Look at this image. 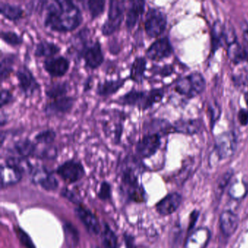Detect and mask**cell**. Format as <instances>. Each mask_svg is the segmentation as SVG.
Wrapping results in <instances>:
<instances>
[{"mask_svg":"<svg viewBox=\"0 0 248 248\" xmlns=\"http://www.w3.org/2000/svg\"><path fill=\"white\" fill-rule=\"evenodd\" d=\"M72 87L69 80H53L49 82L44 89L45 96L47 101L58 99L69 95Z\"/></svg>","mask_w":248,"mask_h":248,"instance_id":"7402d4cb","label":"cell"},{"mask_svg":"<svg viewBox=\"0 0 248 248\" xmlns=\"http://www.w3.org/2000/svg\"><path fill=\"white\" fill-rule=\"evenodd\" d=\"M228 56L229 59L234 63H239L248 60V56L244 49L237 41L228 46Z\"/></svg>","mask_w":248,"mask_h":248,"instance_id":"836d02e7","label":"cell"},{"mask_svg":"<svg viewBox=\"0 0 248 248\" xmlns=\"http://www.w3.org/2000/svg\"><path fill=\"white\" fill-rule=\"evenodd\" d=\"M62 47L55 42L47 40H41L34 46L33 56L36 59H47L61 55Z\"/></svg>","mask_w":248,"mask_h":248,"instance_id":"ffe728a7","label":"cell"},{"mask_svg":"<svg viewBox=\"0 0 248 248\" xmlns=\"http://www.w3.org/2000/svg\"><path fill=\"white\" fill-rule=\"evenodd\" d=\"M140 160L137 156H127L122 167V188L133 202L144 200V191L139 184Z\"/></svg>","mask_w":248,"mask_h":248,"instance_id":"7a4b0ae2","label":"cell"},{"mask_svg":"<svg viewBox=\"0 0 248 248\" xmlns=\"http://www.w3.org/2000/svg\"><path fill=\"white\" fill-rule=\"evenodd\" d=\"M219 226L222 233L226 236H231L237 230L239 217L231 210H224L220 215Z\"/></svg>","mask_w":248,"mask_h":248,"instance_id":"4316f807","label":"cell"},{"mask_svg":"<svg viewBox=\"0 0 248 248\" xmlns=\"http://www.w3.org/2000/svg\"><path fill=\"white\" fill-rule=\"evenodd\" d=\"M43 68L51 79H62L70 70L71 60L67 56L59 55L50 59H44Z\"/></svg>","mask_w":248,"mask_h":248,"instance_id":"7c38bea8","label":"cell"},{"mask_svg":"<svg viewBox=\"0 0 248 248\" xmlns=\"http://www.w3.org/2000/svg\"><path fill=\"white\" fill-rule=\"evenodd\" d=\"M43 25L46 30L57 34H66L79 30L84 21L80 7L72 0L43 1Z\"/></svg>","mask_w":248,"mask_h":248,"instance_id":"6da1fadb","label":"cell"},{"mask_svg":"<svg viewBox=\"0 0 248 248\" xmlns=\"http://www.w3.org/2000/svg\"><path fill=\"white\" fill-rule=\"evenodd\" d=\"M0 14L12 23L19 22L27 16V12L21 5L4 1L0 2Z\"/></svg>","mask_w":248,"mask_h":248,"instance_id":"44dd1931","label":"cell"},{"mask_svg":"<svg viewBox=\"0 0 248 248\" xmlns=\"http://www.w3.org/2000/svg\"><path fill=\"white\" fill-rule=\"evenodd\" d=\"M205 80L201 74L194 72L177 82L175 91L181 95L193 98L202 93L205 88Z\"/></svg>","mask_w":248,"mask_h":248,"instance_id":"30bf717a","label":"cell"},{"mask_svg":"<svg viewBox=\"0 0 248 248\" xmlns=\"http://www.w3.org/2000/svg\"><path fill=\"white\" fill-rule=\"evenodd\" d=\"M58 137V133L54 128H46L40 130L34 136V141L37 145L50 146L53 145Z\"/></svg>","mask_w":248,"mask_h":248,"instance_id":"1f68e13d","label":"cell"},{"mask_svg":"<svg viewBox=\"0 0 248 248\" xmlns=\"http://www.w3.org/2000/svg\"><path fill=\"white\" fill-rule=\"evenodd\" d=\"M173 130L186 135H193L201 130V122L197 120H181L174 124Z\"/></svg>","mask_w":248,"mask_h":248,"instance_id":"f1b7e54d","label":"cell"},{"mask_svg":"<svg viewBox=\"0 0 248 248\" xmlns=\"http://www.w3.org/2000/svg\"><path fill=\"white\" fill-rule=\"evenodd\" d=\"M107 1H94L88 0L86 2L87 9L89 14L91 21H95L101 18L105 14L107 9Z\"/></svg>","mask_w":248,"mask_h":248,"instance_id":"d6a6232c","label":"cell"},{"mask_svg":"<svg viewBox=\"0 0 248 248\" xmlns=\"http://www.w3.org/2000/svg\"><path fill=\"white\" fill-rule=\"evenodd\" d=\"M23 173L14 167L10 165H2L1 167V186L2 188L18 184Z\"/></svg>","mask_w":248,"mask_h":248,"instance_id":"83f0119b","label":"cell"},{"mask_svg":"<svg viewBox=\"0 0 248 248\" xmlns=\"http://www.w3.org/2000/svg\"><path fill=\"white\" fill-rule=\"evenodd\" d=\"M1 99H0V109L3 110L8 106L12 105L16 101V97L11 89L6 88H1Z\"/></svg>","mask_w":248,"mask_h":248,"instance_id":"ab89813d","label":"cell"},{"mask_svg":"<svg viewBox=\"0 0 248 248\" xmlns=\"http://www.w3.org/2000/svg\"><path fill=\"white\" fill-rule=\"evenodd\" d=\"M236 149V137L232 132H225L216 137L215 152L219 159H228L234 154Z\"/></svg>","mask_w":248,"mask_h":248,"instance_id":"9a60e30c","label":"cell"},{"mask_svg":"<svg viewBox=\"0 0 248 248\" xmlns=\"http://www.w3.org/2000/svg\"><path fill=\"white\" fill-rule=\"evenodd\" d=\"M146 2L145 1H129L125 13L124 26L126 31L131 34L146 13Z\"/></svg>","mask_w":248,"mask_h":248,"instance_id":"2e32d148","label":"cell"},{"mask_svg":"<svg viewBox=\"0 0 248 248\" xmlns=\"http://www.w3.org/2000/svg\"><path fill=\"white\" fill-rule=\"evenodd\" d=\"M127 4L124 0H110L108 2L107 18L100 28L103 37H112L121 30L125 20Z\"/></svg>","mask_w":248,"mask_h":248,"instance_id":"277c9868","label":"cell"},{"mask_svg":"<svg viewBox=\"0 0 248 248\" xmlns=\"http://www.w3.org/2000/svg\"><path fill=\"white\" fill-rule=\"evenodd\" d=\"M31 174H32L33 182L41 186L47 191L56 189L59 186L57 179L45 167L34 168Z\"/></svg>","mask_w":248,"mask_h":248,"instance_id":"d6986e66","label":"cell"},{"mask_svg":"<svg viewBox=\"0 0 248 248\" xmlns=\"http://www.w3.org/2000/svg\"><path fill=\"white\" fill-rule=\"evenodd\" d=\"M94 80H95V76L94 75H89L85 78L82 85V93H88L91 92L93 89Z\"/></svg>","mask_w":248,"mask_h":248,"instance_id":"f6af8a7d","label":"cell"},{"mask_svg":"<svg viewBox=\"0 0 248 248\" xmlns=\"http://www.w3.org/2000/svg\"><path fill=\"white\" fill-rule=\"evenodd\" d=\"M9 117L7 115L6 113L4 112V110H1V114H0V127L3 129L9 122Z\"/></svg>","mask_w":248,"mask_h":248,"instance_id":"f907efd6","label":"cell"},{"mask_svg":"<svg viewBox=\"0 0 248 248\" xmlns=\"http://www.w3.org/2000/svg\"><path fill=\"white\" fill-rule=\"evenodd\" d=\"M243 40H244V49L246 52L247 56H248V28L244 30L243 32Z\"/></svg>","mask_w":248,"mask_h":248,"instance_id":"f5cc1de1","label":"cell"},{"mask_svg":"<svg viewBox=\"0 0 248 248\" xmlns=\"http://www.w3.org/2000/svg\"><path fill=\"white\" fill-rule=\"evenodd\" d=\"M248 186L244 181H235L229 188V196L235 200L243 199L248 193Z\"/></svg>","mask_w":248,"mask_h":248,"instance_id":"74e56055","label":"cell"},{"mask_svg":"<svg viewBox=\"0 0 248 248\" xmlns=\"http://www.w3.org/2000/svg\"><path fill=\"white\" fill-rule=\"evenodd\" d=\"M98 197L103 201L109 200L111 196V186L109 183L104 181L100 186Z\"/></svg>","mask_w":248,"mask_h":248,"instance_id":"ee69618b","label":"cell"},{"mask_svg":"<svg viewBox=\"0 0 248 248\" xmlns=\"http://www.w3.org/2000/svg\"><path fill=\"white\" fill-rule=\"evenodd\" d=\"M5 157L29 159L34 157L38 150V145L30 138L24 137L14 140L6 148Z\"/></svg>","mask_w":248,"mask_h":248,"instance_id":"8fae6325","label":"cell"},{"mask_svg":"<svg viewBox=\"0 0 248 248\" xmlns=\"http://www.w3.org/2000/svg\"><path fill=\"white\" fill-rule=\"evenodd\" d=\"M62 195H63V197H66V198L67 199V200H69V201L75 203V204H80L81 201L80 200H79V197H77L73 192L69 191V190L63 189V191H62Z\"/></svg>","mask_w":248,"mask_h":248,"instance_id":"bcb514c9","label":"cell"},{"mask_svg":"<svg viewBox=\"0 0 248 248\" xmlns=\"http://www.w3.org/2000/svg\"><path fill=\"white\" fill-rule=\"evenodd\" d=\"M245 101L248 106V92H247L245 94Z\"/></svg>","mask_w":248,"mask_h":248,"instance_id":"db71d44e","label":"cell"},{"mask_svg":"<svg viewBox=\"0 0 248 248\" xmlns=\"http://www.w3.org/2000/svg\"><path fill=\"white\" fill-rule=\"evenodd\" d=\"M182 202V197L177 192H172L165 196L156 204V210L161 216L172 214L178 210Z\"/></svg>","mask_w":248,"mask_h":248,"instance_id":"603a6c76","label":"cell"},{"mask_svg":"<svg viewBox=\"0 0 248 248\" xmlns=\"http://www.w3.org/2000/svg\"><path fill=\"white\" fill-rule=\"evenodd\" d=\"M16 78L18 82V88L24 98H33L41 92L42 85L36 78L32 71L25 63L20 65L15 72Z\"/></svg>","mask_w":248,"mask_h":248,"instance_id":"8992f818","label":"cell"},{"mask_svg":"<svg viewBox=\"0 0 248 248\" xmlns=\"http://www.w3.org/2000/svg\"><path fill=\"white\" fill-rule=\"evenodd\" d=\"M18 56L17 53H1L0 60V82L3 84L6 82L13 73L15 72V66L18 61Z\"/></svg>","mask_w":248,"mask_h":248,"instance_id":"484cf974","label":"cell"},{"mask_svg":"<svg viewBox=\"0 0 248 248\" xmlns=\"http://www.w3.org/2000/svg\"><path fill=\"white\" fill-rule=\"evenodd\" d=\"M172 51V45L168 37H160L147 47L145 51V56L152 62H159L169 58Z\"/></svg>","mask_w":248,"mask_h":248,"instance_id":"5bb4252c","label":"cell"},{"mask_svg":"<svg viewBox=\"0 0 248 248\" xmlns=\"http://www.w3.org/2000/svg\"><path fill=\"white\" fill-rule=\"evenodd\" d=\"M233 171L228 170L219 178L218 181H217V188H216L218 194H221L225 188L227 186L228 184L230 182L231 178L233 176Z\"/></svg>","mask_w":248,"mask_h":248,"instance_id":"7bdbcfd3","label":"cell"},{"mask_svg":"<svg viewBox=\"0 0 248 248\" xmlns=\"http://www.w3.org/2000/svg\"><path fill=\"white\" fill-rule=\"evenodd\" d=\"M167 23V16L163 11L159 8L149 7L145 14L143 30L149 38H156L166 30Z\"/></svg>","mask_w":248,"mask_h":248,"instance_id":"52a82bcc","label":"cell"},{"mask_svg":"<svg viewBox=\"0 0 248 248\" xmlns=\"http://www.w3.org/2000/svg\"><path fill=\"white\" fill-rule=\"evenodd\" d=\"M0 38L7 46L14 48L21 47L24 44L23 36L14 30H2L0 32Z\"/></svg>","mask_w":248,"mask_h":248,"instance_id":"4dcf8cb0","label":"cell"},{"mask_svg":"<svg viewBox=\"0 0 248 248\" xmlns=\"http://www.w3.org/2000/svg\"><path fill=\"white\" fill-rule=\"evenodd\" d=\"M75 215L83 223L87 230L92 234H98L101 232V225L95 215L85 207L78 206L75 210Z\"/></svg>","mask_w":248,"mask_h":248,"instance_id":"cb8c5ba5","label":"cell"},{"mask_svg":"<svg viewBox=\"0 0 248 248\" xmlns=\"http://www.w3.org/2000/svg\"><path fill=\"white\" fill-rule=\"evenodd\" d=\"M143 129L145 133H157L161 136L166 134L170 130L168 122L162 119H152L149 121L145 122Z\"/></svg>","mask_w":248,"mask_h":248,"instance_id":"f546056e","label":"cell"},{"mask_svg":"<svg viewBox=\"0 0 248 248\" xmlns=\"http://www.w3.org/2000/svg\"><path fill=\"white\" fill-rule=\"evenodd\" d=\"M199 216H200V212L197 211V210H194V211L191 213V215H190V221L189 225H188V231H191V229L194 228V225L197 223Z\"/></svg>","mask_w":248,"mask_h":248,"instance_id":"681fc988","label":"cell"},{"mask_svg":"<svg viewBox=\"0 0 248 248\" xmlns=\"http://www.w3.org/2000/svg\"><path fill=\"white\" fill-rule=\"evenodd\" d=\"M75 62H83L86 70L96 71L103 66L106 56L102 43L99 38L91 39L74 55Z\"/></svg>","mask_w":248,"mask_h":248,"instance_id":"3957f363","label":"cell"},{"mask_svg":"<svg viewBox=\"0 0 248 248\" xmlns=\"http://www.w3.org/2000/svg\"><path fill=\"white\" fill-rule=\"evenodd\" d=\"M124 241H125V245L127 248H136L133 236L129 234L124 235Z\"/></svg>","mask_w":248,"mask_h":248,"instance_id":"816d5d0a","label":"cell"},{"mask_svg":"<svg viewBox=\"0 0 248 248\" xmlns=\"http://www.w3.org/2000/svg\"><path fill=\"white\" fill-rule=\"evenodd\" d=\"M102 242L105 248H119L117 235L111 230L107 223L103 225Z\"/></svg>","mask_w":248,"mask_h":248,"instance_id":"d590c367","label":"cell"},{"mask_svg":"<svg viewBox=\"0 0 248 248\" xmlns=\"http://www.w3.org/2000/svg\"><path fill=\"white\" fill-rule=\"evenodd\" d=\"M56 173L67 184H74L83 178L85 170L82 162L71 159L61 164L56 168Z\"/></svg>","mask_w":248,"mask_h":248,"instance_id":"4fadbf2b","label":"cell"},{"mask_svg":"<svg viewBox=\"0 0 248 248\" xmlns=\"http://www.w3.org/2000/svg\"><path fill=\"white\" fill-rule=\"evenodd\" d=\"M162 136L157 133H144L135 145V153L139 159H149L160 149Z\"/></svg>","mask_w":248,"mask_h":248,"instance_id":"9c48e42d","label":"cell"},{"mask_svg":"<svg viewBox=\"0 0 248 248\" xmlns=\"http://www.w3.org/2000/svg\"><path fill=\"white\" fill-rule=\"evenodd\" d=\"M57 147L54 145H50V146H45L42 149L37 150L34 158L39 159H47V160H53L56 159L58 156Z\"/></svg>","mask_w":248,"mask_h":248,"instance_id":"f35d334b","label":"cell"},{"mask_svg":"<svg viewBox=\"0 0 248 248\" xmlns=\"http://www.w3.org/2000/svg\"><path fill=\"white\" fill-rule=\"evenodd\" d=\"M95 248H98V247H95Z\"/></svg>","mask_w":248,"mask_h":248,"instance_id":"11a10c76","label":"cell"},{"mask_svg":"<svg viewBox=\"0 0 248 248\" xmlns=\"http://www.w3.org/2000/svg\"><path fill=\"white\" fill-rule=\"evenodd\" d=\"M233 81L237 86L248 87V69H239L233 75Z\"/></svg>","mask_w":248,"mask_h":248,"instance_id":"60d3db41","label":"cell"},{"mask_svg":"<svg viewBox=\"0 0 248 248\" xmlns=\"http://www.w3.org/2000/svg\"><path fill=\"white\" fill-rule=\"evenodd\" d=\"M238 120L242 125L248 124V111L246 109H241L238 113Z\"/></svg>","mask_w":248,"mask_h":248,"instance_id":"c3c4849f","label":"cell"},{"mask_svg":"<svg viewBox=\"0 0 248 248\" xmlns=\"http://www.w3.org/2000/svg\"><path fill=\"white\" fill-rule=\"evenodd\" d=\"M66 245L69 248H75L79 243V236L78 229L70 223H65L63 226Z\"/></svg>","mask_w":248,"mask_h":248,"instance_id":"e575fe53","label":"cell"},{"mask_svg":"<svg viewBox=\"0 0 248 248\" xmlns=\"http://www.w3.org/2000/svg\"><path fill=\"white\" fill-rule=\"evenodd\" d=\"M147 59L146 56H136L129 67V80L137 85H141L145 79L147 70Z\"/></svg>","mask_w":248,"mask_h":248,"instance_id":"ac0fdd59","label":"cell"},{"mask_svg":"<svg viewBox=\"0 0 248 248\" xmlns=\"http://www.w3.org/2000/svg\"><path fill=\"white\" fill-rule=\"evenodd\" d=\"M210 237L211 233L207 228H198L187 237L184 248H206Z\"/></svg>","mask_w":248,"mask_h":248,"instance_id":"d4e9b609","label":"cell"},{"mask_svg":"<svg viewBox=\"0 0 248 248\" xmlns=\"http://www.w3.org/2000/svg\"><path fill=\"white\" fill-rule=\"evenodd\" d=\"M77 102L78 98L74 95L47 101L42 107V112L47 118L63 119L72 114Z\"/></svg>","mask_w":248,"mask_h":248,"instance_id":"5b68a950","label":"cell"},{"mask_svg":"<svg viewBox=\"0 0 248 248\" xmlns=\"http://www.w3.org/2000/svg\"><path fill=\"white\" fill-rule=\"evenodd\" d=\"M127 80H129L127 77L116 79L106 78L104 80H99L95 87V95L101 98H108L113 96L124 88Z\"/></svg>","mask_w":248,"mask_h":248,"instance_id":"e0dca14e","label":"cell"},{"mask_svg":"<svg viewBox=\"0 0 248 248\" xmlns=\"http://www.w3.org/2000/svg\"><path fill=\"white\" fill-rule=\"evenodd\" d=\"M210 111L211 113L212 123L214 124L217 121V119L219 118V116H220V108L217 104H212V105H210Z\"/></svg>","mask_w":248,"mask_h":248,"instance_id":"7dc6e473","label":"cell"},{"mask_svg":"<svg viewBox=\"0 0 248 248\" xmlns=\"http://www.w3.org/2000/svg\"><path fill=\"white\" fill-rule=\"evenodd\" d=\"M112 102L122 107L137 108L142 112L150 109L149 90H139L132 88L125 93L117 97Z\"/></svg>","mask_w":248,"mask_h":248,"instance_id":"ba28073f","label":"cell"},{"mask_svg":"<svg viewBox=\"0 0 248 248\" xmlns=\"http://www.w3.org/2000/svg\"><path fill=\"white\" fill-rule=\"evenodd\" d=\"M15 232L16 233L18 239H19L22 245H24L26 248H36L35 245L33 243L31 237H30L28 233H26L22 229L19 227L16 228V229H15Z\"/></svg>","mask_w":248,"mask_h":248,"instance_id":"b9f144b4","label":"cell"},{"mask_svg":"<svg viewBox=\"0 0 248 248\" xmlns=\"http://www.w3.org/2000/svg\"><path fill=\"white\" fill-rule=\"evenodd\" d=\"M224 38V26L220 21H216L212 30V46L213 51H216L221 46Z\"/></svg>","mask_w":248,"mask_h":248,"instance_id":"8d00e7d4","label":"cell"}]
</instances>
